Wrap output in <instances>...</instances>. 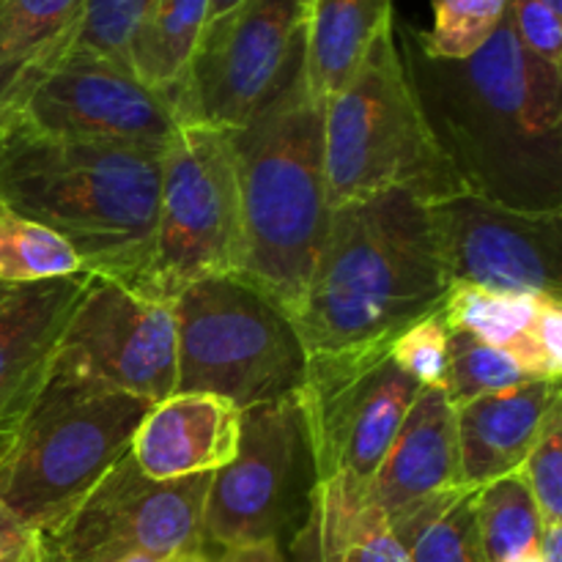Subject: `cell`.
Wrapping results in <instances>:
<instances>
[{
  "mask_svg": "<svg viewBox=\"0 0 562 562\" xmlns=\"http://www.w3.org/2000/svg\"><path fill=\"white\" fill-rule=\"evenodd\" d=\"M401 60L461 187L527 209L562 212V69L521 49L510 14L477 53L431 58L393 25Z\"/></svg>",
  "mask_w": 562,
  "mask_h": 562,
  "instance_id": "obj_1",
  "label": "cell"
},
{
  "mask_svg": "<svg viewBox=\"0 0 562 562\" xmlns=\"http://www.w3.org/2000/svg\"><path fill=\"white\" fill-rule=\"evenodd\" d=\"M162 151L0 121V203L64 236L86 272L146 291Z\"/></svg>",
  "mask_w": 562,
  "mask_h": 562,
  "instance_id": "obj_2",
  "label": "cell"
},
{
  "mask_svg": "<svg viewBox=\"0 0 562 562\" xmlns=\"http://www.w3.org/2000/svg\"><path fill=\"white\" fill-rule=\"evenodd\" d=\"M448 294L428 203L382 192L333 209L294 327L305 355L382 344L437 313Z\"/></svg>",
  "mask_w": 562,
  "mask_h": 562,
  "instance_id": "obj_3",
  "label": "cell"
},
{
  "mask_svg": "<svg viewBox=\"0 0 562 562\" xmlns=\"http://www.w3.org/2000/svg\"><path fill=\"white\" fill-rule=\"evenodd\" d=\"M231 137L239 179L236 274L294 322L333 217L324 173V102L300 77Z\"/></svg>",
  "mask_w": 562,
  "mask_h": 562,
  "instance_id": "obj_4",
  "label": "cell"
},
{
  "mask_svg": "<svg viewBox=\"0 0 562 562\" xmlns=\"http://www.w3.org/2000/svg\"><path fill=\"white\" fill-rule=\"evenodd\" d=\"M393 25L379 31L355 77L324 102V173L333 209L393 190L423 203L467 192L417 102Z\"/></svg>",
  "mask_w": 562,
  "mask_h": 562,
  "instance_id": "obj_5",
  "label": "cell"
},
{
  "mask_svg": "<svg viewBox=\"0 0 562 562\" xmlns=\"http://www.w3.org/2000/svg\"><path fill=\"white\" fill-rule=\"evenodd\" d=\"M154 404L47 373L0 456V503L31 536L58 525L126 453Z\"/></svg>",
  "mask_w": 562,
  "mask_h": 562,
  "instance_id": "obj_6",
  "label": "cell"
},
{
  "mask_svg": "<svg viewBox=\"0 0 562 562\" xmlns=\"http://www.w3.org/2000/svg\"><path fill=\"white\" fill-rule=\"evenodd\" d=\"M170 305L176 393L220 395L245 412L302 387L307 355L294 322L245 278L198 280Z\"/></svg>",
  "mask_w": 562,
  "mask_h": 562,
  "instance_id": "obj_7",
  "label": "cell"
},
{
  "mask_svg": "<svg viewBox=\"0 0 562 562\" xmlns=\"http://www.w3.org/2000/svg\"><path fill=\"white\" fill-rule=\"evenodd\" d=\"M239 269V179L228 130L184 121L162 151L146 294L173 302L198 280Z\"/></svg>",
  "mask_w": 562,
  "mask_h": 562,
  "instance_id": "obj_8",
  "label": "cell"
},
{
  "mask_svg": "<svg viewBox=\"0 0 562 562\" xmlns=\"http://www.w3.org/2000/svg\"><path fill=\"white\" fill-rule=\"evenodd\" d=\"M393 340L307 355L296 404L305 417L316 486L329 481L371 486L398 437L420 384L398 371Z\"/></svg>",
  "mask_w": 562,
  "mask_h": 562,
  "instance_id": "obj_9",
  "label": "cell"
},
{
  "mask_svg": "<svg viewBox=\"0 0 562 562\" xmlns=\"http://www.w3.org/2000/svg\"><path fill=\"white\" fill-rule=\"evenodd\" d=\"M311 0H247L206 27L176 97L179 121L241 130L305 77Z\"/></svg>",
  "mask_w": 562,
  "mask_h": 562,
  "instance_id": "obj_10",
  "label": "cell"
},
{
  "mask_svg": "<svg viewBox=\"0 0 562 562\" xmlns=\"http://www.w3.org/2000/svg\"><path fill=\"white\" fill-rule=\"evenodd\" d=\"M316 488L311 442L296 395L241 412L234 461L209 481L203 541L225 549L294 538Z\"/></svg>",
  "mask_w": 562,
  "mask_h": 562,
  "instance_id": "obj_11",
  "label": "cell"
},
{
  "mask_svg": "<svg viewBox=\"0 0 562 562\" xmlns=\"http://www.w3.org/2000/svg\"><path fill=\"white\" fill-rule=\"evenodd\" d=\"M209 481L212 475L151 481L126 453L58 525L33 536L36 560H176L203 549Z\"/></svg>",
  "mask_w": 562,
  "mask_h": 562,
  "instance_id": "obj_12",
  "label": "cell"
},
{
  "mask_svg": "<svg viewBox=\"0 0 562 562\" xmlns=\"http://www.w3.org/2000/svg\"><path fill=\"white\" fill-rule=\"evenodd\" d=\"M49 373L159 404L176 393L173 305L91 274L66 318Z\"/></svg>",
  "mask_w": 562,
  "mask_h": 562,
  "instance_id": "obj_13",
  "label": "cell"
},
{
  "mask_svg": "<svg viewBox=\"0 0 562 562\" xmlns=\"http://www.w3.org/2000/svg\"><path fill=\"white\" fill-rule=\"evenodd\" d=\"M439 263L453 285L562 302V212H527L475 192L428 203Z\"/></svg>",
  "mask_w": 562,
  "mask_h": 562,
  "instance_id": "obj_14",
  "label": "cell"
},
{
  "mask_svg": "<svg viewBox=\"0 0 562 562\" xmlns=\"http://www.w3.org/2000/svg\"><path fill=\"white\" fill-rule=\"evenodd\" d=\"M0 121L44 137L119 143L165 151L179 115L173 102L151 91L126 66L69 58L38 77Z\"/></svg>",
  "mask_w": 562,
  "mask_h": 562,
  "instance_id": "obj_15",
  "label": "cell"
},
{
  "mask_svg": "<svg viewBox=\"0 0 562 562\" xmlns=\"http://www.w3.org/2000/svg\"><path fill=\"white\" fill-rule=\"evenodd\" d=\"M461 486L453 404L445 390L420 387L398 437L368 486V503L387 525H395L412 510Z\"/></svg>",
  "mask_w": 562,
  "mask_h": 562,
  "instance_id": "obj_16",
  "label": "cell"
},
{
  "mask_svg": "<svg viewBox=\"0 0 562 562\" xmlns=\"http://www.w3.org/2000/svg\"><path fill=\"white\" fill-rule=\"evenodd\" d=\"M241 409L209 393H173L154 404L132 437L130 456L151 481L214 475L239 450Z\"/></svg>",
  "mask_w": 562,
  "mask_h": 562,
  "instance_id": "obj_17",
  "label": "cell"
},
{
  "mask_svg": "<svg viewBox=\"0 0 562 562\" xmlns=\"http://www.w3.org/2000/svg\"><path fill=\"white\" fill-rule=\"evenodd\" d=\"M91 272L14 285L0 300V428H16L42 384Z\"/></svg>",
  "mask_w": 562,
  "mask_h": 562,
  "instance_id": "obj_18",
  "label": "cell"
},
{
  "mask_svg": "<svg viewBox=\"0 0 562 562\" xmlns=\"http://www.w3.org/2000/svg\"><path fill=\"white\" fill-rule=\"evenodd\" d=\"M560 382H527L456 404L461 483L481 488L521 470L549 420L560 412Z\"/></svg>",
  "mask_w": 562,
  "mask_h": 562,
  "instance_id": "obj_19",
  "label": "cell"
},
{
  "mask_svg": "<svg viewBox=\"0 0 562 562\" xmlns=\"http://www.w3.org/2000/svg\"><path fill=\"white\" fill-rule=\"evenodd\" d=\"M393 22V0H311L305 44L307 91L327 102L355 77L368 47Z\"/></svg>",
  "mask_w": 562,
  "mask_h": 562,
  "instance_id": "obj_20",
  "label": "cell"
},
{
  "mask_svg": "<svg viewBox=\"0 0 562 562\" xmlns=\"http://www.w3.org/2000/svg\"><path fill=\"white\" fill-rule=\"evenodd\" d=\"M82 0H0V113L47 69Z\"/></svg>",
  "mask_w": 562,
  "mask_h": 562,
  "instance_id": "obj_21",
  "label": "cell"
},
{
  "mask_svg": "<svg viewBox=\"0 0 562 562\" xmlns=\"http://www.w3.org/2000/svg\"><path fill=\"white\" fill-rule=\"evenodd\" d=\"M206 22L209 0H154L130 53L137 80L176 102L206 33Z\"/></svg>",
  "mask_w": 562,
  "mask_h": 562,
  "instance_id": "obj_22",
  "label": "cell"
},
{
  "mask_svg": "<svg viewBox=\"0 0 562 562\" xmlns=\"http://www.w3.org/2000/svg\"><path fill=\"white\" fill-rule=\"evenodd\" d=\"M412 562H486L475 521V488L461 486L390 525Z\"/></svg>",
  "mask_w": 562,
  "mask_h": 562,
  "instance_id": "obj_23",
  "label": "cell"
},
{
  "mask_svg": "<svg viewBox=\"0 0 562 562\" xmlns=\"http://www.w3.org/2000/svg\"><path fill=\"white\" fill-rule=\"evenodd\" d=\"M475 521L486 562H508L536 552L543 521L521 470L475 488Z\"/></svg>",
  "mask_w": 562,
  "mask_h": 562,
  "instance_id": "obj_24",
  "label": "cell"
},
{
  "mask_svg": "<svg viewBox=\"0 0 562 562\" xmlns=\"http://www.w3.org/2000/svg\"><path fill=\"white\" fill-rule=\"evenodd\" d=\"M151 5L154 0H82L75 25L58 44L44 75L69 58L110 60L132 69V44Z\"/></svg>",
  "mask_w": 562,
  "mask_h": 562,
  "instance_id": "obj_25",
  "label": "cell"
},
{
  "mask_svg": "<svg viewBox=\"0 0 562 562\" xmlns=\"http://www.w3.org/2000/svg\"><path fill=\"white\" fill-rule=\"evenodd\" d=\"M80 272L86 267L64 236L0 203V283L31 285Z\"/></svg>",
  "mask_w": 562,
  "mask_h": 562,
  "instance_id": "obj_26",
  "label": "cell"
},
{
  "mask_svg": "<svg viewBox=\"0 0 562 562\" xmlns=\"http://www.w3.org/2000/svg\"><path fill=\"white\" fill-rule=\"evenodd\" d=\"M536 302L538 296L453 285L439 313L450 333H467L494 349L510 351L530 327Z\"/></svg>",
  "mask_w": 562,
  "mask_h": 562,
  "instance_id": "obj_27",
  "label": "cell"
},
{
  "mask_svg": "<svg viewBox=\"0 0 562 562\" xmlns=\"http://www.w3.org/2000/svg\"><path fill=\"white\" fill-rule=\"evenodd\" d=\"M508 3L510 0H434V25L428 31L412 27V36L431 58H470L503 25Z\"/></svg>",
  "mask_w": 562,
  "mask_h": 562,
  "instance_id": "obj_28",
  "label": "cell"
},
{
  "mask_svg": "<svg viewBox=\"0 0 562 562\" xmlns=\"http://www.w3.org/2000/svg\"><path fill=\"white\" fill-rule=\"evenodd\" d=\"M527 382L532 379L508 351L494 349L467 333H450V368L445 395L453 406L481 398V395L505 393Z\"/></svg>",
  "mask_w": 562,
  "mask_h": 562,
  "instance_id": "obj_29",
  "label": "cell"
},
{
  "mask_svg": "<svg viewBox=\"0 0 562 562\" xmlns=\"http://www.w3.org/2000/svg\"><path fill=\"white\" fill-rule=\"evenodd\" d=\"M390 357L398 371L415 379L420 387L445 390L450 368V333L442 313L437 311L406 327L390 346Z\"/></svg>",
  "mask_w": 562,
  "mask_h": 562,
  "instance_id": "obj_30",
  "label": "cell"
},
{
  "mask_svg": "<svg viewBox=\"0 0 562 562\" xmlns=\"http://www.w3.org/2000/svg\"><path fill=\"white\" fill-rule=\"evenodd\" d=\"M532 382H560L562 373V302L538 296L536 313L519 344L508 351Z\"/></svg>",
  "mask_w": 562,
  "mask_h": 562,
  "instance_id": "obj_31",
  "label": "cell"
},
{
  "mask_svg": "<svg viewBox=\"0 0 562 562\" xmlns=\"http://www.w3.org/2000/svg\"><path fill=\"white\" fill-rule=\"evenodd\" d=\"M527 488H530L543 525L562 521V409L549 420L536 448L521 464Z\"/></svg>",
  "mask_w": 562,
  "mask_h": 562,
  "instance_id": "obj_32",
  "label": "cell"
},
{
  "mask_svg": "<svg viewBox=\"0 0 562 562\" xmlns=\"http://www.w3.org/2000/svg\"><path fill=\"white\" fill-rule=\"evenodd\" d=\"M508 14L521 49L541 64L562 69V14L541 0H510Z\"/></svg>",
  "mask_w": 562,
  "mask_h": 562,
  "instance_id": "obj_33",
  "label": "cell"
},
{
  "mask_svg": "<svg viewBox=\"0 0 562 562\" xmlns=\"http://www.w3.org/2000/svg\"><path fill=\"white\" fill-rule=\"evenodd\" d=\"M340 562H412L404 543L390 530L387 519L368 503Z\"/></svg>",
  "mask_w": 562,
  "mask_h": 562,
  "instance_id": "obj_34",
  "label": "cell"
},
{
  "mask_svg": "<svg viewBox=\"0 0 562 562\" xmlns=\"http://www.w3.org/2000/svg\"><path fill=\"white\" fill-rule=\"evenodd\" d=\"M217 562H291L285 558L283 547L280 543H250V547H236L225 549L217 554Z\"/></svg>",
  "mask_w": 562,
  "mask_h": 562,
  "instance_id": "obj_35",
  "label": "cell"
},
{
  "mask_svg": "<svg viewBox=\"0 0 562 562\" xmlns=\"http://www.w3.org/2000/svg\"><path fill=\"white\" fill-rule=\"evenodd\" d=\"M33 543V536L14 519V516L5 510V505L0 503V558H9V554L22 552Z\"/></svg>",
  "mask_w": 562,
  "mask_h": 562,
  "instance_id": "obj_36",
  "label": "cell"
},
{
  "mask_svg": "<svg viewBox=\"0 0 562 562\" xmlns=\"http://www.w3.org/2000/svg\"><path fill=\"white\" fill-rule=\"evenodd\" d=\"M536 552L543 562H562V521L541 527Z\"/></svg>",
  "mask_w": 562,
  "mask_h": 562,
  "instance_id": "obj_37",
  "label": "cell"
},
{
  "mask_svg": "<svg viewBox=\"0 0 562 562\" xmlns=\"http://www.w3.org/2000/svg\"><path fill=\"white\" fill-rule=\"evenodd\" d=\"M245 3H247V0H209L206 27H212V25H217V22L228 20V16L234 14V11H239Z\"/></svg>",
  "mask_w": 562,
  "mask_h": 562,
  "instance_id": "obj_38",
  "label": "cell"
},
{
  "mask_svg": "<svg viewBox=\"0 0 562 562\" xmlns=\"http://www.w3.org/2000/svg\"><path fill=\"white\" fill-rule=\"evenodd\" d=\"M170 562H217V554H212L206 547H203V549H195V552L181 554V558H176Z\"/></svg>",
  "mask_w": 562,
  "mask_h": 562,
  "instance_id": "obj_39",
  "label": "cell"
},
{
  "mask_svg": "<svg viewBox=\"0 0 562 562\" xmlns=\"http://www.w3.org/2000/svg\"><path fill=\"white\" fill-rule=\"evenodd\" d=\"M0 562H38L36 560V547H27V549H22V552H16V554H9V558H0Z\"/></svg>",
  "mask_w": 562,
  "mask_h": 562,
  "instance_id": "obj_40",
  "label": "cell"
},
{
  "mask_svg": "<svg viewBox=\"0 0 562 562\" xmlns=\"http://www.w3.org/2000/svg\"><path fill=\"white\" fill-rule=\"evenodd\" d=\"M14 431L16 428H0V456L5 453V448H9L11 439H14Z\"/></svg>",
  "mask_w": 562,
  "mask_h": 562,
  "instance_id": "obj_41",
  "label": "cell"
},
{
  "mask_svg": "<svg viewBox=\"0 0 562 562\" xmlns=\"http://www.w3.org/2000/svg\"><path fill=\"white\" fill-rule=\"evenodd\" d=\"M508 562H543V560L538 558V552H527V554H521V558L508 560Z\"/></svg>",
  "mask_w": 562,
  "mask_h": 562,
  "instance_id": "obj_42",
  "label": "cell"
},
{
  "mask_svg": "<svg viewBox=\"0 0 562 562\" xmlns=\"http://www.w3.org/2000/svg\"><path fill=\"white\" fill-rule=\"evenodd\" d=\"M543 5H549L552 11H558V14H562V0H541Z\"/></svg>",
  "mask_w": 562,
  "mask_h": 562,
  "instance_id": "obj_43",
  "label": "cell"
},
{
  "mask_svg": "<svg viewBox=\"0 0 562 562\" xmlns=\"http://www.w3.org/2000/svg\"><path fill=\"white\" fill-rule=\"evenodd\" d=\"M124 562H170V560H154V558H132V560H124Z\"/></svg>",
  "mask_w": 562,
  "mask_h": 562,
  "instance_id": "obj_44",
  "label": "cell"
},
{
  "mask_svg": "<svg viewBox=\"0 0 562 562\" xmlns=\"http://www.w3.org/2000/svg\"><path fill=\"white\" fill-rule=\"evenodd\" d=\"M11 289H14V285H5V283H0V300H3V296H5V294H9V291H11Z\"/></svg>",
  "mask_w": 562,
  "mask_h": 562,
  "instance_id": "obj_45",
  "label": "cell"
}]
</instances>
